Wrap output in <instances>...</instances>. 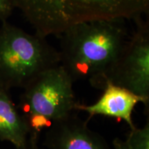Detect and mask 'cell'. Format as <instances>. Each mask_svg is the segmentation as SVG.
Listing matches in <instances>:
<instances>
[{"label":"cell","instance_id":"1","mask_svg":"<svg viewBox=\"0 0 149 149\" xmlns=\"http://www.w3.org/2000/svg\"><path fill=\"white\" fill-rule=\"evenodd\" d=\"M124 21L102 19L70 27L61 37L60 65L74 83L88 80L103 91L107 77L128 38Z\"/></svg>","mask_w":149,"mask_h":149},{"label":"cell","instance_id":"2","mask_svg":"<svg viewBox=\"0 0 149 149\" xmlns=\"http://www.w3.org/2000/svg\"><path fill=\"white\" fill-rule=\"evenodd\" d=\"M35 33L60 35L75 24L102 19H135L148 13L149 0H14Z\"/></svg>","mask_w":149,"mask_h":149},{"label":"cell","instance_id":"3","mask_svg":"<svg viewBox=\"0 0 149 149\" xmlns=\"http://www.w3.org/2000/svg\"><path fill=\"white\" fill-rule=\"evenodd\" d=\"M74 81L61 65L49 68L30 82L17 105L29 130V139L39 142L54 122L76 111Z\"/></svg>","mask_w":149,"mask_h":149},{"label":"cell","instance_id":"4","mask_svg":"<svg viewBox=\"0 0 149 149\" xmlns=\"http://www.w3.org/2000/svg\"><path fill=\"white\" fill-rule=\"evenodd\" d=\"M60 65L59 51L46 37L8 22L0 27V86L24 88L39 74Z\"/></svg>","mask_w":149,"mask_h":149},{"label":"cell","instance_id":"5","mask_svg":"<svg viewBox=\"0 0 149 149\" xmlns=\"http://www.w3.org/2000/svg\"><path fill=\"white\" fill-rule=\"evenodd\" d=\"M135 20V31L108 75L107 84L122 87L149 101V24L141 17Z\"/></svg>","mask_w":149,"mask_h":149},{"label":"cell","instance_id":"6","mask_svg":"<svg viewBox=\"0 0 149 149\" xmlns=\"http://www.w3.org/2000/svg\"><path fill=\"white\" fill-rule=\"evenodd\" d=\"M74 111L54 122L44 131V146L48 149H111L102 136L91 130Z\"/></svg>","mask_w":149,"mask_h":149},{"label":"cell","instance_id":"7","mask_svg":"<svg viewBox=\"0 0 149 149\" xmlns=\"http://www.w3.org/2000/svg\"><path fill=\"white\" fill-rule=\"evenodd\" d=\"M103 91L101 97L95 104L84 105L77 103L75 107L76 111L86 112L89 120L95 115H103L122 120L129 126L130 130L134 129L135 126L132 119L134 109L141 102L148 109L149 101L127 89L113 84H108Z\"/></svg>","mask_w":149,"mask_h":149},{"label":"cell","instance_id":"8","mask_svg":"<svg viewBox=\"0 0 149 149\" xmlns=\"http://www.w3.org/2000/svg\"><path fill=\"white\" fill-rule=\"evenodd\" d=\"M29 130L9 91L0 86V141L19 148L26 144Z\"/></svg>","mask_w":149,"mask_h":149},{"label":"cell","instance_id":"9","mask_svg":"<svg viewBox=\"0 0 149 149\" xmlns=\"http://www.w3.org/2000/svg\"><path fill=\"white\" fill-rule=\"evenodd\" d=\"M130 149H149V122L141 128L130 130L125 141Z\"/></svg>","mask_w":149,"mask_h":149},{"label":"cell","instance_id":"10","mask_svg":"<svg viewBox=\"0 0 149 149\" xmlns=\"http://www.w3.org/2000/svg\"><path fill=\"white\" fill-rule=\"evenodd\" d=\"M15 8L14 0H0V21H7Z\"/></svg>","mask_w":149,"mask_h":149},{"label":"cell","instance_id":"11","mask_svg":"<svg viewBox=\"0 0 149 149\" xmlns=\"http://www.w3.org/2000/svg\"><path fill=\"white\" fill-rule=\"evenodd\" d=\"M113 149H130L125 141L119 138H115L113 142Z\"/></svg>","mask_w":149,"mask_h":149},{"label":"cell","instance_id":"12","mask_svg":"<svg viewBox=\"0 0 149 149\" xmlns=\"http://www.w3.org/2000/svg\"><path fill=\"white\" fill-rule=\"evenodd\" d=\"M38 143L39 142H37V141L28 139L26 144L24 145V146L15 149H42L39 146Z\"/></svg>","mask_w":149,"mask_h":149}]
</instances>
